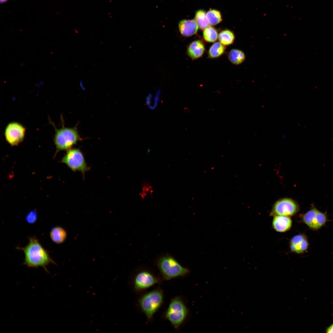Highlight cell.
Here are the masks:
<instances>
[{
    "label": "cell",
    "mask_w": 333,
    "mask_h": 333,
    "mask_svg": "<svg viewBox=\"0 0 333 333\" xmlns=\"http://www.w3.org/2000/svg\"><path fill=\"white\" fill-rule=\"evenodd\" d=\"M18 249L24 253V259L23 264L28 267H42L48 272L47 267L49 264H56L50 257L48 252L35 236L30 237L27 244Z\"/></svg>",
    "instance_id": "obj_1"
},
{
    "label": "cell",
    "mask_w": 333,
    "mask_h": 333,
    "mask_svg": "<svg viewBox=\"0 0 333 333\" xmlns=\"http://www.w3.org/2000/svg\"><path fill=\"white\" fill-rule=\"evenodd\" d=\"M157 265L163 278L167 280L187 275L189 270L182 266L172 256L167 255L160 257Z\"/></svg>",
    "instance_id": "obj_2"
},
{
    "label": "cell",
    "mask_w": 333,
    "mask_h": 333,
    "mask_svg": "<svg viewBox=\"0 0 333 333\" xmlns=\"http://www.w3.org/2000/svg\"><path fill=\"white\" fill-rule=\"evenodd\" d=\"M55 133L54 142L56 148V151L68 150L79 141L81 138L76 127L67 128L64 126L59 129L54 127Z\"/></svg>",
    "instance_id": "obj_3"
},
{
    "label": "cell",
    "mask_w": 333,
    "mask_h": 333,
    "mask_svg": "<svg viewBox=\"0 0 333 333\" xmlns=\"http://www.w3.org/2000/svg\"><path fill=\"white\" fill-rule=\"evenodd\" d=\"M163 300V294L160 289L149 292L141 298L139 301V304L148 320L152 319L162 305Z\"/></svg>",
    "instance_id": "obj_4"
},
{
    "label": "cell",
    "mask_w": 333,
    "mask_h": 333,
    "mask_svg": "<svg viewBox=\"0 0 333 333\" xmlns=\"http://www.w3.org/2000/svg\"><path fill=\"white\" fill-rule=\"evenodd\" d=\"M188 313L182 299L175 297L170 302L165 314V317L174 328L178 329L185 320Z\"/></svg>",
    "instance_id": "obj_5"
},
{
    "label": "cell",
    "mask_w": 333,
    "mask_h": 333,
    "mask_svg": "<svg viewBox=\"0 0 333 333\" xmlns=\"http://www.w3.org/2000/svg\"><path fill=\"white\" fill-rule=\"evenodd\" d=\"M61 162L73 171L81 172L83 177L85 173L90 169L85 162L82 152L79 149L71 148L68 150Z\"/></svg>",
    "instance_id": "obj_6"
},
{
    "label": "cell",
    "mask_w": 333,
    "mask_h": 333,
    "mask_svg": "<svg viewBox=\"0 0 333 333\" xmlns=\"http://www.w3.org/2000/svg\"><path fill=\"white\" fill-rule=\"evenodd\" d=\"M301 219L303 223L313 230L320 229L328 221L326 213L319 211L314 205H312L309 210L302 215Z\"/></svg>",
    "instance_id": "obj_7"
},
{
    "label": "cell",
    "mask_w": 333,
    "mask_h": 333,
    "mask_svg": "<svg viewBox=\"0 0 333 333\" xmlns=\"http://www.w3.org/2000/svg\"><path fill=\"white\" fill-rule=\"evenodd\" d=\"M298 204L293 199L284 198L278 200L274 204L271 212L272 215L290 216L298 211Z\"/></svg>",
    "instance_id": "obj_8"
},
{
    "label": "cell",
    "mask_w": 333,
    "mask_h": 333,
    "mask_svg": "<svg viewBox=\"0 0 333 333\" xmlns=\"http://www.w3.org/2000/svg\"><path fill=\"white\" fill-rule=\"evenodd\" d=\"M26 128L21 124L17 122L9 123L6 127L5 137L6 141L11 146H17L23 140L25 136Z\"/></svg>",
    "instance_id": "obj_9"
},
{
    "label": "cell",
    "mask_w": 333,
    "mask_h": 333,
    "mask_svg": "<svg viewBox=\"0 0 333 333\" xmlns=\"http://www.w3.org/2000/svg\"><path fill=\"white\" fill-rule=\"evenodd\" d=\"M158 279L150 272L142 271L138 273L134 279V286L137 290L147 289L159 282Z\"/></svg>",
    "instance_id": "obj_10"
},
{
    "label": "cell",
    "mask_w": 333,
    "mask_h": 333,
    "mask_svg": "<svg viewBox=\"0 0 333 333\" xmlns=\"http://www.w3.org/2000/svg\"><path fill=\"white\" fill-rule=\"evenodd\" d=\"M291 251L297 253H301L308 249L309 243L306 236L303 234L296 235L292 238L290 241Z\"/></svg>",
    "instance_id": "obj_11"
},
{
    "label": "cell",
    "mask_w": 333,
    "mask_h": 333,
    "mask_svg": "<svg viewBox=\"0 0 333 333\" xmlns=\"http://www.w3.org/2000/svg\"><path fill=\"white\" fill-rule=\"evenodd\" d=\"M179 31L183 36L188 37L195 34L198 29L199 26L195 20L183 19L178 24Z\"/></svg>",
    "instance_id": "obj_12"
},
{
    "label": "cell",
    "mask_w": 333,
    "mask_h": 333,
    "mask_svg": "<svg viewBox=\"0 0 333 333\" xmlns=\"http://www.w3.org/2000/svg\"><path fill=\"white\" fill-rule=\"evenodd\" d=\"M205 50L203 42L200 40H194L188 45L187 52L188 56L192 60H195L201 57Z\"/></svg>",
    "instance_id": "obj_13"
},
{
    "label": "cell",
    "mask_w": 333,
    "mask_h": 333,
    "mask_svg": "<svg viewBox=\"0 0 333 333\" xmlns=\"http://www.w3.org/2000/svg\"><path fill=\"white\" fill-rule=\"evenodd\" d=\"M292 223L291 220L288 216L277 215L273 218L272 226L277 231L284 232L290 228Z\"/></svg>",
    "instance_id": "obj_14"
},
{
    "label": "cell",
    "mask_w": 333,
    "mask_h": 333,
    "mask_svg": "<svg viewBox=\"0 0 333 333\" xmlns=\"http://www.w3.org/2000/svg\"><path fill=\"white\" fill-rule=\"evenodd\" d=\"M50 236L52 241L56 244H59L65 241L67 238V233L63 228L57 226L51 229Z\"/></svg>",
    "instance_id": "obj_15"
},
{
    "label": "cell",
    "mask_w": 333,
    "mask_h": 333,
    "mask_svg": "<svg viewBox=\"0 0 333 333\" xmlns=\"http://www.w3.org/2000/svg\"><path fill=\"white\" fill-rule=\"evenodd\" d=\"M228 58L229 61L235 65H239L245 60V53L240 50L232 49L228 53Z\"/></svg>",
    "instance_id": "obj_16"
},
{
    "label": "cell",
    "mask_w": 333,
    "mask_h": 333,
    "mask_svg": "<svg viewBox=\"0 0 333 333\" xmlns=\"http://www.w3.org/2000/svg\"><path fill=\"white\" fill-rule=\"evenodd\" d=\"M225 50V46L220 42H216L210 47L208 51V57L212 59L219 57L224 53Z\"/></svg>",
    "instance_id": "obj_17"
},
{
    "label": "cell",
    "mask_w": 333,
    "mask_h": 333,
    "mask_svg": "<svg viewBox=\"0 0 333 333\" xmlns=\"http://www.w3.org/2000/svg\"><path fill=\"white\" fill-rule=\"evenodd\" d=\"M219 42L224 46L229 45L234 42L235 36L234 33L228 30L221 31L218 36Z\"/></svg>",
    "instance_id": "obj_18"
},
{
    "label": "cell",
    "mask_w": 333,
    "mask_h": 333,
    "mask_svg": "<svg viewBox=\"0 0 333 333\" xmlns=\"http://www.w3.org/2000/svg\"><path fill=\"white\" fill-rule=\"evenodd\" d=\"M206 14L205 11L202 10H197L195 14V20L199 27L202 30H204L209 26Z\"/></svg>",
    "instance_id": "obj_19"
},
{
    "label": "cell",
    "mask_w": 333,
    "mask_h": 333,
    "mask_svg": "<svg viewBox=\"0 0 333 333\" xmlns=\"http://www.w3.org/2000/svg\"><path fill=\"white\" fill-rule=\"evenodd\" d=\"M218 36L217 30L212 27L209 26L204 29L203 38L207 42L212 43L216 41Z\"/></svg>",
    "instance_id": "obj_20"
},
{
    "label": "cell",
    "mask_w": 333,
    "mask_h": 333,
    "mask_svg": "<svg viewBox=\"0 0 333 333\" xmlns=\"http://www.w3.org/2000/svg\"><path fill=\"white\" fill-rule=\"evenodd\" d=\"M206 15L209 24L212 25L219 23L222 20L220 12L215 9L209 10L206 13Z\"/></svg>",
    "instance_id": "obj_21"
},
{
    "label": "cell",
    "mask_w": 333,
    "mask_h": 333,
    "mask_svg": "<svg viewBox=\"0 0 333 333\" xmlns=\"http://www.w3.org/2000/svg\"><path fill=\"white\" fill-rule=\"evenodd\" d=\"M38 217V215L36 211L32 210L30 211L26 215L25 219L27 223L32 224L36 222Z\"/></svg>",
    "instance_id": "obj_22"
},
{
    "label": "cell",
    "mask_w": 333,
    "mask_h": 333,
    "mask_svg": "<svg viewBox=\"0 0 333 333\" xmlns=\"http://www.w3.org/2000/svg\"><path fill=\"white\" fill-rule=\"evenodd\" d=\"M160 91L158 90L156 92L153 99V104L152 110L155 109L158 106L160 100Z\"/></svg>",
    "instance_id": "obj_23"
},
{
    "label": "cell",
    "mask_w": 333,
    "mask_h": 333,
    "mask_svg": "<svg viewBox=\"0 0 333 333\" xmlns=\"http://www.w3.org/2000/svg\"><path fill=\"white\" fill-rule=\"evenodd\" d=\"M326 332L328 333H333V323L327 329Z\"/></svg>",
    "instance_id": "obj_24"
},
{
    "label": "cell",
    "mask_w": 333,
    "mask_h": 333,
    "mask_svg": "<svg viewBox=\"0 0 333 333\" xmlns=\"http://www.w3.org/2000/svg\"><path fill=\"white\" fill-rule=\"evenodd\" d=\"M7 0H0V2L1 3H3L6 2Z\"/></svg>",
    "instance_id": "obj_25"
}]
</instances>
